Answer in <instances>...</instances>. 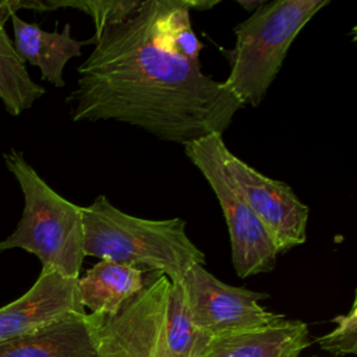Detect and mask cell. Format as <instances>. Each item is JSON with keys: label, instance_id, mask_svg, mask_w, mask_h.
<instances>
[{"label": "cell", "instance_id": "6da1fadb", "mask_svg": "<svg viewBox=\"0 0 357 357\" xmlns=\"http://www.w3.org/2000/svg\"><path fill=\"white\" fill-rule=\"evenodd\" d=\"M185 6L187 0H145L103 29L67 98L74 121L117 120L181 145L229 128L241 102L174 42Z\"/></svg>", "mask_w": 357, "mask_h": 357}, {"label": "cell", "instance_id": "7a4b0ae2", "mask_svg": "<svg viewBox=\"0 0 357 357\" xmlns=\"http://www.w3.org/2000/svg\"><path fill=\"white\" fill-rule=\"evenodd\" d=\"M84 255L109 259L159 272L178 283L195 265H204L205 254L190 240L180 218L149 220L127 215L99 195L89 206H81Z\"/></svg>", "mask_w": 357, "mask_h": 357}, {"label": "cell", "instance_id": "3957f363", "mask_svg": "<svg viewBox=\"0 0 357 357\" xmlns=\"http://www.w3.org/2000/svg\"><path fill=\"white\" fill-rule=\"evenodd\" d=\"M4 162L22 190L24 211L17 229L0 240V252L22 248L38 257L40 271L78 279L85 258L81 206L49 187L21 152L4 153Z\"/></svg>", "mask_w": 357, "mask_h": 357}, {"label": "cell", "instance_id": "277c9868", "mask_svg": "<svg viewBox=\"0 0 357 357\" xmlns=\"http://www.w3.org/2000/svg\"><path fill=\"white\" fill-rule=\"evenodd\" d=\"M329 0L265 1L233 29V49H220L230 64L225 85L241 105L259 106L290 45Z\"/></svg>", "mask_w": 357, "mask_h": 357}, {"label": "cell", "instance_id": "5b68a950", "mask_svg": "<svg viewBox=\"0 0 357 357\" xmlns=\"http://www.w3.org/2000/svg\"><path fill=\"white\" fill-rule=\"evenodd\" d=\"M223 146L222 134H211L184 145V151L204 174L220 204L229 229L236 273L247 278L271 272L279 257L278 247L227 174L222 160Z\"/></svg>", "mask_w": 357, "mask_h": 357}, {"label": "cell", "instance_id": "8992f818", "mask_svg": "<svg viewBox=\"0 0 357 357\" xmlns=\"http://www.w3.org/2000/svg\"><path fill=\"white\" fill-rule=\"evenodd\" d=\"M181 284L194 325L209 337L259 329L284 318L259 305L269 294L226 284L204 265L192 266Z\"/></svg>", "mask_w": 357, "mask_h": 357}, {"label": "cell", "instance_id": "52a82bcc", "mask_svg": "<svg viewBox=\"0 0 357 357\" xmlns=\"http://www.w3.org/2000/svg\"><path fill=\"white\" fill-rule=\"evenodd\" d=\"M172 283L159 272L145 273L142 290L98 329L99 357H158Z\"/></svg>", "mask_w": 357, "mask_h": 357}, {"label": "cell", "instance_id": "ba28073f", "mask_svg": "<svg viewBox=\"0 0 357 357\" xmlns=\"http://www.w3.org/2000/svg\"><path fill=\"white\" fill-rule=\"evenodd\" d=\"M225 169L252 212L272 236L279 254L301 245L307 236L308 208L293 190L234 156L226 145L222 148Z\"/></svg>", "mask_w": 357, "mask_h": 357}, {"label": "cell", "instance_id": "9c48e42d", "mask_svg": "<svg viewBox=\"0 0 357 357\" xmlns=\"http://www.w3.org/2000/svg\"><path fill=\"white\" fill-rule=\"evenodd\" d=\"M78 279L40 271L32 287L0 307V342L29 335L73 315L86 314L79 301Z\"/></svg>", "mask_w": 357, "mask_h": 357}, {"label": "cell", "instance_id": "30bf717a", "mask_svg": "<svg viewBox=\"0 0 357 357\" xmlns=\"http://www.w3.org/2000/svg\"><path fill=\"white\" fill-rule=\"evenodd\" d=\"M102 318L73 315L33 333L0 342V357H99L96 339Z\"/></svg>", "mask_w": 357, "mask_h": 357}, {"label": "cell", "instance_id": "8fae6325", "mask_svg": "<svg viewBox=\"0 0 357 357\" xmlns=\"http://www.w3.org/2000/svg\"><path fill=\"white\" fill-rule=\"evenodd\" d=\"M311 342L303 321L282 318L259 329L211 337L197 357H298Z\"/></svg>", "mask_w": 357, "mask_h": 357}, {"label": "cell", "instance_id": "7c38bea8", "mask_svg": "<svg viewBox=\"0 0 357 357\" xmlns=\"http://www.w3.org/2000/svg\"><path fill=\"white\" fill-rule=\"evenodd\" d=\"M14 29V47L24 63L40 70V77L57 88L64 86L63 70L68 60L81 56V47L91 40H75L66 24L64 29L49 32L38 24L25 22L17 14L11 17Z\"/></svg>", "mask_w": 357, "mask_h": 357}, {"label": "cell", "instance_id": "4fadbf2b", "mask_svg": "<svg viewBox=\"0 0 357 357\" xmlns=\"http://www.w3.org/2000/svg\"><path fill=\"white\" fill-rule=\"evenodd\" d=\"M145 273L138 268L99 259L82 278H78L79 301L84 308H89V314L112 317L142 290Z\"/></svg>", "mask_w": 357, "mask_h": 357}, {"label": "cell", "instance_id": "5bb4252c", "mask_svg": "<svg viewBox=\"0 0 357 357\" xmlns=\"http://www.w3.org/2000/svg\"><path fill=\"white\" fill-rule=\"evenodd\" d=\"M209 339L192 322L181 282L172 283L158 357H197Z\"/></svg>", "mask_w": 357, "mask_h": 357}, {"label": "cell", "instance_id": "9a60e30c", "mask_svg": "<svg viewBox=\"0 0 357 357\" xmlns=\"http://www.w3.org/2000/svg\"><path fill=\"white\" fill-rule=\"evenodd\" d=\"M43 93L45 88L31 78L13 40L4 26H0V99L6 110L11 116H18Z\"/></svg>", "mask_w": 357, "mask_h": 357}, {"label": "cell", "instance_id": "2e32d148", "mask_svg": "<svg viewBox=\"0 0 357 357\" xmlns=\"http://www.w3.org/2000/svg\"><path fill=\"white\" fill-rule=\"evenodd\" d=\"M141 3L142 1L137 0H47L49 10L60 7H73L91 15L93 18L95 25V36L93 39H91L92 43L96 39H99V36L107 25L128 18L131 14L135 13Z\"/></svg>", "mask_w": 357, "mask_h": 357}, {"label": "cell", "instance_id": "e0dca14e", "mask_svg": "<svg viewBox=\"0 0 357 357\" xmlns=\"http://www.w3.org/2000/svg\"><path fill=\"white\" fill-rule=\"evenodd\" d=\"M335 329L325 336L317 337L315 342L321 349L335 357L357 353V300L354 298L349 312L333 318Z\"/></svg>", "mask_w": 357, "mask_h": 357}, {"label": "cell", "instance_id": "ac0fdd59", "mask_svg": "<svg viewBox=\"0 0 357 357\" xmlns=\"http://www.w3.org/2000/svg\"><path fill=\"white\" fill-rule=\"evenodd\" d=\"M20 8H32L35 11H49L47 1L39 0H14V1H0V26L11 18Z\"/></svg>", "mask_w": 357, "mask_h": 357}, {"label": "cell", "instance_id": "d6986e66", "mask_svg": "<svg viewBox=\"0 0 357 357\" xmlns=\"http://www.w3.org/2000/svg\"><path fill=\"white\" fill-rule=\"evenodd\" d=\"M264 3H265V0H237L238 6L245 8V11H252V13L257 8H259Z\"/></svg>", "mask_w": 357, "mask_h": 357}, {"label": "cell", "instance_id": "ffe728a7", "mask_svg": "<svg viewBox=\"0 0 357 357\" xmlns=\"http://www.w3.org/2000/svg\"><path fill=\"white\" fill-rule=\"evenodd\" d=\"M312 357H315V356H312Z\"/></svg>", "mask_w": 357, "mask_h": 357}]
</instances>
